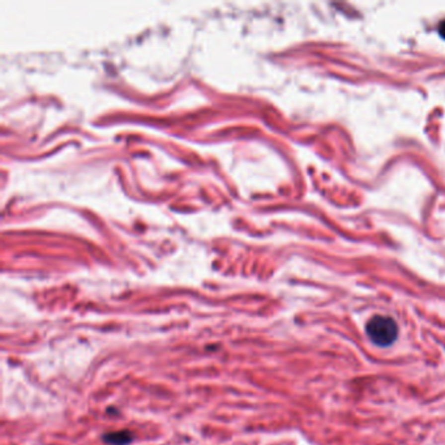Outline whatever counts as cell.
Returning <instances> with one entry per match:
<instances>
[{"label": "cell", "mask_w": 445, "mask_h": 445, "mask_svg": "<svg viewBox=\"0 0 445 445\" xmlns=\"http://www.w3.org/2000/svg\"><path fill=\"white\" fill-rule=\"evenodd\" d=\"M398 324L390 316L375 315L366 324V334L368 340L377 347L392 346L398 338Z\"/></svg>", "instance_id": "1"}, {"label": "cell", "mask_w": 445, "mask_h": 445, "mask_svg": "<svg viewBox=\"0 0 445 445\" xmlns=\"http://www.w3.org/2000/svg\"><path fill=\"white\" fill-rule=\"evenodd\" d=\"M102 440L109 445H128L134 442V435L127 430L107 432L102 436Z\"/></svg>", "instance_id": "2"}, {"label": "cell", "mask_w": 445, "mask_h": 445, "mask_svg": "<svg viewBox=\"0 0 445 445\" xmlns=\"http://www.w3.org/2000/svg\"><path fill=\"white\" fill-rule=\"evenodd\" d=\"M439 32H440V34L445 38V21H443L442 24H440V26H439Z\"/></svg>", "instance_id": "3"}]
</instances>
